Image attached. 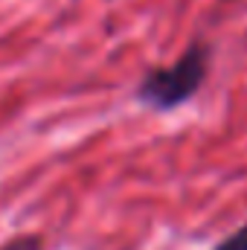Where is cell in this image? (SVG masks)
Here are the masks:
<instances>
[{
    "label": "cell",
    "mask_w": 247,
    "mask_h": 250,
    "mask_svg": "<svg viewBox=\"0 0 247 250\" xmlns=\"http://www.w3.org/2000/svg\"><path fill=\"white\" fill-rule=\"evenodd\" d=\"M209 62L212 50L204 41H195L186 47L181 59H175V64L148 67L134 84V99L148 111L169 114L198 96V90L209 76Z\"/></svg>",
    "instance_id": "6da1fadb"
},
{
    "label": "cell",
    "mask_w": 247,
    "mask_h": 250,
    "mask_svg": "<svg viewBox=\"0 0 247 250\" xmlns=\"http://www.w3.org/2000/svg\"><path fill=\"white\" fill-rule=\"evenodd\" d=\"M0 250H47L44 245V239L41 236H35V233H21V236H12V239H6Z\"/></svg>",
    "instance_id": "7a4b0ae2"
},
{
    "label": "cell",
    "mask_w": 247,
    "mask_h": 250,
    "mask_svg": "<svg viewBox=\"0 0 247 250\" xmlns=\"http://www.w3.org/2000/svg\"><path fill=\"white\" fill-rule=\"evenodd\" d=\"M212 250H247V224L236 227L230 236H224Z\"/></svg>",
    "instance_id": "3957f363"
}]
</instances>
